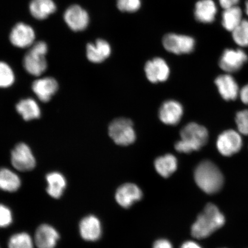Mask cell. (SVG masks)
Listing matches in <instances>:
<instances>
[{"label":"cell","instance_id":"6da1fadb","mask_svg":"<svg viewBox=\"0 0 248 248\" xmlns=\"http://www.w3.org/2000/svg\"><path fill=\"white\" fill-rule=\"evenodd\" d=\"M225 223V217L218 207L212 203L207 204L192 226L191 234L198 239H203L221 228Z\"/></svg>","mask_w":248,"mask_h":248},{"label":"cell","instance_id":"7a4b0ae2","mask_svg":"<svg viewBox=\"0 0 248 248\" xmlns=\"http://www.w3.org/2000/svg\"><path fill=\"white\" fill-rule=\"evenodd\" d=\"M194 178L198 187L208 194L218 193L224 186V179L221 170L209 160L203 161L197 167Z\"/></svg>","mask_w":248,"mask_h":248},{"label":"cell","instance_id":"3957f363","mask_svg":"<svg viewBox=\"0 0 248 248\" xmlns=\"http://www.w3.org/2000/svg\"><path fill=\"white\" fill-rule=\"evenodd\" d=\"M181 140L176 142L175 148L179 153L188 154L200 150L207 143L208 131L197 123L187 124L181 131Z\"/></svg>","mask_w":248,"mask_h":248},{"label":"cell","instance_id":"277c9868","mask_svg":"<svg viewBox=\"0 0 248 248\" xmlns=\"http://www.w3.org/2000/svg\"><path fill=\"white\" fill-rule=\"evenodd\" d=\"M48 46L44 42H38L33 44L25 55L23 66L28 73L33 76H41L47 68L46 55Z\"/></svg>","mask_w":248,"mask_h":248},{"label":"cell","instance_id":"5b68a950","mask_svg":"<svg viewBox=\"0 0 248 248\" xmlns=\"http://www.w3.org/2000/svg\"><path fill=\"white\" fill-rule=\"evenodd\" d=\"M108 135L116 144L123 146L133 143L136 140L133 123L125 118L114 120L108 126Z\"/></svg>","mask_w":248,"mask_h":248},{"label":"cell","instance_id":"8992f818","mask_svg":"<svg viewBox=\"0 0 248 248\" xmlns=\"http://www.w3.org/2000/svg\"><path fill=\"white\" fill-rule=\"evenodd\" d=\"M11 163L20 171H29L35 168L36 160L30 148L21 142L16 145L11 153Z\"/></svg>","mask_w":248,"mask_h":248},{"label":"cell","instance_id":"52a82bcc","mask_svg":"<svg viewBox=\"0 0 248 248\" xmlns=\"http://www.w3.org/2000/svg\"><path fill=\"white\" fill-rule=\"evenodd\" d=\"M163 45L166 50L180 55L193 52L195 42L190 36L169 33L164 37Z\"/></svg>","mask_w":248,"mask_h":248},{"label":"cell","instance_id":"ba28073f","mask_svg":"<svg viewBox=\"0 0 248 248\" xmlns=\"http://www.w3.org/2000/svg\"><path fill=\"white\" fill-rule=\"evenodd\" d=\"M243 146V140L239 133L229 129L222 132L217 141L219 153L224 156H231L239 152Z\"/></svg>","mask_w":248,"mask_h":248},{"label":"cell","instance_id":"9c48e42d","mask_svg":"<svg viewBox=\"0 0 248 248\" xmlns=\"http://www.w3.org/2000/svg\"><path fill=\"white\" fill-rule=\"evenodd\" d=\"M248 60L247 54L241 49H226L219 60V66L226 73L239 71Z\"/></svg>","mask_w":248,"mask_h":248},{"label":"cell","instance_id":"30bf717a","mask_svg":"<svg viewBox=\"0 0 248 248\" xmlns=\"http://www.w3.org/2000/svg\"><path fill=\"white\" fill-rule=\"evenodd\" d=\"M9 39L12 45L24 48L33 45L35 32L32 27L23 23H18L12 29Z\"/></svg>","mask_w":248,"mask_h":248},{"label":"cell","instance_id":"8fae6325","mask_svg":"<svg viewBox=\"0 0 248 248\" xmlns=\"http://www.w3.org/2000/svg\"><path fill=\"white\" fill-rule=\"evenodd\" d=\"M65 21L73 31H82L86 29L89 23V15L80 6L71 5L65 12Z\"/></svg>","mask_w":248,"mask_h":248},{"label":"cell","instance_id":"7c38bea8","mask_svg":"<svg viewBox=\"0 0 248 248\" xmlns=\"http://www.w3.org/2000/svg\"><path fill=\"white\" fill-rule=\"evenodd\" d=\"M145 73L151 82L156 83L166 81L169 78L170 71L165 61L156 58L145 64Z\"/></svg>","mask_w":248,"mask_h":248},{"label":"cell","instance_id":"4fadbf2b","mask_svg":"<svg viewBox=\"0 0 248 248\" xmlns=\"http://www.w3.org/2000/svg\"><path fill=\"white\" fill-rule=\"evenodd\" d=\"M184 114V108L179 102L169 100L164 102L159 112V119L162 123L169 125H175L181 121Z\"/></svg>","mask_w":248,"mask_h":248},{"label":"cell","instance_id":"5bb4252c","mask_svg":"<svg viewBox=\"0 0 248 248\" xmlns=\"http://www.w3.org/2000/svg\"><path fill=\"white\" fill-rule=\"evenodd\" d=\"M142 197L140 189L135 184H126L118 188L116 194L117 203L124 208H129Z\"/></svg>","mask_w":248,"mask_h":248},{"label":"cell","instance_id":"9a60e30c","mask_svg":"<svg viewBox=\"0 0 248 248\" xmlns=\"http://www.w3.org/2000/svg\"><path fill=\"white\" fill-rule=\"evenodd\" d=\"M79 232L83 240L95 241L100 239L102 228L100 220L94 216H88L83 218L79 224Z\"/></svg>","mask_w":248,"mask_h":248},{"label":"cell","instance_id":"2e32d148","mask_svg":"<svg viewBox=\"0 0 248 248\" xmlns=\"http://www.w3.org/2000/svg\"><path fill=\"white\" fill-rule=\"evenodd\" d=\"M32 88L39 100L46 102L50 100L52 96L57 92L58 84L53 78L46 77L34 81Z\"/></svg>","mask_w":248,"mask_h":248},{"label":"cell","instance_id":"e0dca14e","mask_svg":"<svg viewBox=\"0 0 248 248\" xmlns=\"http://www.w3.org/2000/svg\"><path fill=\"white\" fill-rule=\"evenodd\" d=\"M60 239V234L51 225L43 224L37 229L35 243L38 248H54Z\"/></svg>","mask_w":248,"mask_h":248},{"label":"cell","instance_id":"ac0fdd59","mask_svg":"<svg viewBox=\"0 0 248 248\" xmlns=\"http://www.w3.org/2000/svg\"><path fill=\"white\" fill-rule=\"evenodd\" d=\"M216 85L219 94L226 101L235 100L238 97L239 89L236 81L230 74H224L217 77Z\"/></svg>","mask_w":248,"mask_h":248},{"label":"cell","instance_id":"d6986e66","mask_svg":"<svg viewBox=\"0 0 248 248\" xmlns=\"http://www.w3.org/2000/svg\"><path fill=\"white\" fill-rule=\"evenodd\" d=\"M217 14V7L213 0H200L195 4V17L201 23H213Z\"/></svg>","mask_w":248,"mask_h":248},{"label":"cell","instance_id":"ffe728a7","mask_svg":"<svg viewBox=\"0 0 248 248\" xmlns=\"http://www.w3.org/2000/svg\"><path fill=\"white\" fill-rule=\"evenodd\" d=\"M110 54V46L104 40L98 39L95 43H89L86 46L87 58L93 63H101L106 60Z\"/></svg>","mask_w":248,"mask_h":248},{"label":"cell","instance_id":"44dd1931","mask_svg":"<svg viewBox=\"0 0 248 248\" xmlns=\"http://www.w3.org/2000/svg\"><path fill=\"white\" fill-rule=\"evenodd\" d=\"M46 181L48 186L46 191L49 196L56 198H60L66 187V180L64 176L58 172H52L46 176Z\"/></svg>","mask_w":248,"mask_h":248},{"label":"cell","instance_id":"7402d4cb","mask_svg":"<svg viewBox=\"0 0 248 248\" xmlns=\"http://www.w3.org/2000/svg\"><path fill=\"white\" fill-rule=\"evenodd\" d=\"M57 7L52 0H32L30 4L31 15L38 20H44L54 14Z\"/></svg>","mask_w":248,"mask_h":248},{"label":"cell","instance_id":"603a6c76","mask_svg":"<svg viewBox=\"0 0 248 248\" xmlns=\"http://www.w3.org/2000/svg\"><path fill=\"white\" fill-rule=\"evenodd\" d=\"M16 108L26 121L39 119L41 115L39 105L32 98L24 99L18 102Z\"/></svg>","mask_w":248,"mask_h":248},{"label":"cell","instance_id":"cb8c5ba5","mask_svg":"<svg viewBox=\"0 0 248 248\" xmlns=\"http://www.w3.org/2000/svg\"><path fill=\"white\" fill-rule=\"evenodd\" d=\"M243 20V11L238 6L225 9L222 12V25L229 32L233 31Z\"/></svg>","mask_w":248,"mask_h":248},{"label":"cell","instance_id":"d4e9b609","mask_svg":"<svg viewBox=\"0 0 248 248\" xmlns=\"http://www.w3.org/2000/svg\"><path fill=\"white\" fill-rule=\"evenodd\" d=\"M155 167L161 176L169 178L177 169V159L173 155L167 154L157 158L155 161Z\"/></svg>","mask_w":248,"mask_h":248},{"label":"cell","instance_id":"484cf974","mask_svg":"<svg viewBox=\"0 0 248 248\" xmlns=\"http://www.w3.org/2000/svg\"><path fill=\"white\" fill-rule=\"evenodd\" d=\"M21 181L16 173L6 168L0 169V189L7 192H15L18 190Z\"/></svg>","mask_w":248,"mask_h":248},{"label":"cell","instance_id":"4316f807","mask_svg":"<svg viewBox=\"0 0 248 248\" xmlns=\"http://www.w3.org/2000/svg\"><path fill=\"white\" fill-rule=\"evenodd\" d=\"M8 248H33L32 238L26 232L15 234L8 242Z\"/></svg>","mask_w":248,"mask_h":248},{"label":"cell","instance_id":"83f0119b","mask_svg":"<svg viewBox=\"0 0 248 248\" xmlns=\"http://www.w3.org/2000/svg\"><path fill=\"white\" fill-rule=\"evenodd\" d=\"M232 38L241 46H248V20H243L236 29L232 31Z\"/></svg>","mask_w":248,"mask_h":248},{"label":"cell","instance_id":"f1b7e54d","mask_svg":"<svg viewBox=\"0 0 248 248\" xmlns=\"http://www.w3.org/2000/svg\"><path fill=\"white\" fill-rule=\"evenodd\" d=\"M15 74L11 67L5 62H0V88H9L14 84Z\"/></svg>","mask_w":248,"mask_h":248},{"label":"cell","instance_id":"f546056e","mask_svg":"<svg viewBox=\"0 0 248 248\" xmlns=\"http://www.w3.org/2000/svg\"><path fill=\"white\" fill-rule=\"evenodd\" d=\"M117 6L120 11L135 12L141 7V0H117Z\"/></svg>","mask_w":248,"mask_h":248},{"label":"cell","instance_id":"4dcf8cb0","mask_svg":"<svg viewBox=\"0 0 248 248\" xmlns=\"http://www.w3.org/2000/svg\"><path fill=\"white\" fill-rule=\"evenodd\" d=\"M235 123L238 131L241 134L248 136V109L238 111L235 116Z\"/></svg>","mask_w":248,"mask_h":248},{"label":"cell","instance_id":"1f68e13d","mask_svg":"<svg viewBox=\"0 0 248 248\" xmlns=\"http://www.w3.org/2000/svg\"><path fill=\"white\" fill-rule=\"evenodd\" d=\"M13 217L10 209L4 204H0V228H6L10 225Z\"/></svg>","mask_w":248,"mask_h":248},{"label":"cell","instance_id":"d6a6232c","mask_svg":"<svg viewBox=\"0 0 248 248\" xmlns=\"http://www.w3.org/2000/svg\"><path fill=\"white\" fill-rule=\"evenodd\" d=\"M240 0H219L220 5L224 9H227L237 6Z\"/></svg>","mask_w":248,"mask_h":248},{"label":"cell","instance_id":"836d02e7","mask_svg":"<svg viewBox=\"0 0 248 248\" xmlns=\"http://www.w3.org/2000/svg\"><path fill=\"white\" fill-rule=\"evenodd\" d=\"M153 248H173V247L169 241L160 239L155 242Z\"/></svg>","mask_w":248,"mask_h":248},{"label":"cell","instance_id":"e575fe53","mask_svg":"<svg viewBox=\"0 0 248 248\" xmlns=\"http://www.w3.org/2000/svg\"><path fill=\"white\" fill-rule=\"evenodd\" d=\"M241 100L244 104L248 105V84L243 87L240 92Z\"/></svg>","mask_w":248,"mask_h":248},{"label":"cell","instance_id":"d590c367","mask_svg":"<svg viewBox=\"0 0 248 248\" xmlns=\"http://www.w3.org/2000/svg\"><path fill=\"white\" fill-rule=\"evenodd\" d=\"M181 248H202L197 243L194 241H186L182 244Z\"/></svg>","mask_w":248,"mask_h":248},{"label":"cell","instance_id":"8d00e7d4","mask_svg":"<svg viewBox=\"0 0 248 248\" xmlns=\"http://www.w3.org/2000/svg\"><path fill=\"white\" fill-rule=\"evenodd\" d=\"M245 11H246V14L248 16V0H247L246 4H245Z\"/></svg>","mask_w":248,"mask_h":248}]
</instances>
